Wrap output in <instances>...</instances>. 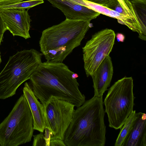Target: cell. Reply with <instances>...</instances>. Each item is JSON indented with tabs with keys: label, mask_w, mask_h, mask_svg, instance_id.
I'll list each match as a JSON object with an SVG mask.
<instances>
[{
	"label": "cell",
	"mask_w": 146,
	"mask_h": 146,
	"mask_svg": "<svg viewBox=\"0 0 146 146\" xmlns=\"http://www.w3.org/2000/svg\"><path fill=\"white\" fill-rule=\"evenodd\" d=\"M62 62H41L31 76L30 86L35 95L44 106L52 97L68 101L78 108L85 101L74 73Z\"/></svg>",
	"instance_id": "1"
},
{
	"label": "cell",
	"mask_w": 146,
	"mask_h": 146,
	"mask_svg": "<svg viewBox=\"0 0 146 146\" xmlns=\"http://www.w3.org/2000/svg\"><path fill=\"white\" fill-rule=\"evenodd\" d=\"M44 2L43 0H30L22 1L11 5H0V9H16L28 10L31 8L42 3Z\"/></svg>",
	"instance_id": "16"
},
{
	"label": "cell",
	"mask_w": 146,
	"mask_h": 146,
	"mask_svg": "<svg viewBox=\"0 0 146 146\" xmlns=\"http://www.w3.org/2000/svg\"><path fill=\"white\" fill-rule=\"evenodd\" d=\"M1 56H0V64L1 62Z\"/></svg>",
	"instance_id": "26"
},
{
	"label": "cell",
	"mask_w": 146,
	"mask_h": 146,
	"mask_svg": "<svg viewBox=\"0 0 146 146\" xmlns=\"http://www.w3.org/2000/svg\"><path fill=\"white\" fill-rule=\"evenodd\" d=\"M122 146H146V114L136 113L132 127Z\"/></svg>",
	"instance_id": "13"
},
{
	"label": "cell",
	"mask_w": 146,
	"mask_h": 146,
	"mask_svg": "<svg viewBox=\"0 0 146 146\" xmlns=\"http://www.w3.org/2000/svg\"><path fill=\"white\" fill-rule=\"evenodd\" d=\"M33 146H46V141L43 132L33 135Z\"/></svg>",
	"instance_id": "19"
},
{
	"label": "cell",
	"mask_w": 146,
	"mask_h": 146,
	"mask_svg": "<svg viewBox=\"0 0 146 146\" xmlns=\"http://www.w3.org/2000/svg\"><path fill=\"white\" fill-rule=\"evenodd\" d=\"M49 146H66L63 141L57 139H50Z\"/></svg>",
	"instance_id": "21"
},
{
	"label": "cell",
	"mask_w": 146,
	"mask_h": 146,
	"mask_svg": "<svg viewBox=\"0 0 146 146\" xmlns=\"http://www.w3.org/2000/svg\"><path fill=\"white\" fill-rule=\"evenodd\" d=\"M102 96H94L75 110L65 134L66 146H104L105 111Z\"/></svg>",
	"instance_id": "2"
},
{
	"label": "cell",
	"mask_w": 146,
	"mask_h": 146,
	"mask_svg": "<svg viewBox=\"0 0 146 146\" xmlns=\"http://www.w3.org/2000/svg\"><path fill=\"white\" fill-rule=\"evenodd\" d=\"M54 7L60 9L66 19L90 21L100 14L83 5L69 0H47Z\"/></svg>",
	"instance_id": "10"
},
{
	"label": "cell",
	"mask_w": 146,
	"mask_h": 146,
	"mask_svg": "<svg viewBox=\"0 0 146 146\" xmlns=\"http://www.w3.org/2000/svg\"><path fill=\"white\" fill-rule=\"evenodd\" d=\"M32 115L23 94L0 123L1 146H18L30 142L34 131Z\"/></svg>",
	"instance_id": "5"
},
{
	"label": "cell",
	"mask_w": 146,
	"mask_h": 146,
	"mask_svg": "<svg viewBox=\"0 0 146 146\" xmlns=\"http://www.w3.org/2000/svg\"><path fill=\"white\" fill-rule=\"evenodd\" d=\"M98 4L110 9L113 6L117 0H85Z\"/></svg>",
	"instance_id": "20"
},
{
	"label": "cell",
	"mask_w": 146,
	"mask_h": 146,
	"mask_svg": "<svg viewBox=\"0 0 146 146\" xmlns=\"http://www.w3.org/2000/svg\"><path fill=\"white\" fill-rule=\"evenodd\" d=\"M23 91L32 115L33 129L43 132L46 122L44 106L38 101L30 85L27 82L25 84Z\"/></svg>",
	"instance_id": "12"
},
{
	"label": "cell",
	"mask_w": 146,
	"mask_h": 146,
	"mask_svg": "<svg viewBox=\"0 0 146 146\" xmlns=\"http://www.w3.org/2000/svg\"><path fill=\"white\" fill-rule=\"evenodd\" d=\"M116 37L117 40L118 42H124L125 37L123 34L120 33H118L116 35Z\"/></svg>",
	"instance_id": "24"
},
{
	"label": "cell",
	"mask_w": 146,
	"mask_h": 146,
	"mask_svg": "<svg viewBox=\"0 0 146 146\" xmlns=\"http://www.w3.org/2000/svg\"><path fill=\"white\" fill-rule=\"evenodd\" d=\"M136 116V111L133 110L120 129V133L115 143V146H122L132 127Z\"/></svg>",
	"instance_id": "15"
},
{
	"label": "cell",
	"mask_w": 146,
	"mask_h": 146,
	"mask_svg": "<svg viewBox=\"0 0 146 146\" xmlns=\"http://www.w3.org/2000/svg\"><path fill=\"white\" fill-rule=\"evenodd\" d=\"M113 73V67L110 55L100 64L91 76L93 82L94 96H102L110 86Z\"/></svg>",
	"instance_id": "11"
},
{
	"label": "cell",
	"mask_w": 146,
	"mask_h": 146,
	"mask_svg": "<svg viewBox=\"0 0 146 146\" xmlns=\"http://www.w3.org/2000/svg\"><path fill=\"white\" fill-rule=\"evenodd\" d=\"M75 3L85 6L100 14L109 16L110 9L85 0H69Z\"/></svg>",
	"instance_id": "17"
},
{
	"label": "cell",
	"mask_w": 146,
	"mask_h": 146,
	"mask_svg": "<svg viewBox=\"0 0 146 146\" xmlns=\"http://www.w3.org/2000/svg\"><path fill=\"white\" fill-rule=\"evenodd\" d=\"M144 33L146 35V0H130Z\"/></svg>",
	"instance_id": "14"
},
{
	"label": "cell",
	"mask_w": 146,
	"mask_h": 146,
	"mask_svg": "<svg viewBox=\"0 0 146 146\" xmlns=\"http://www.w3.org/2000/svg\"><path fill=\"white\" fill-rule=\"evenodd\" d=\"M28 10L16 9H0V15L6 26L13 35L25 39L30 38L29 31L31 20Z\"/></svg>",
	"instance_id": "9"
},
{
	"label": "cell",
	"mask_w": 146,
	"mask_h": 146,
	"mask_svg": "<svg viewBox=\"0 0 146 146\" xmlns=\"http://www.w3.org/2000/svg\"><path fill=\"white\" fill-rule=\"evenodd\" d=\"M42 54L35 49L24 50L11 56L0 73V99L14 95L18 87L29 79L41 62Z\"/></svg>",
	"instance_id": "4"
},
{
	"label": "cell",
	"mask_w": 146,
	"mask_h": 146,
	"mask_svg": "<svg viewBox=\"0 0 146 146\" xmlns=\"http://www.w3.org/2000/svg\"><path fill=\"white\" fill-rule=\"evenodd\" d=\"M44 106L46 119L45 127L50 129V139L63 141L72 119L75 106L68 101L52 97Z\"/></svg>",
	"instance_id": "8"
},
{
	"label": "cell",
	"mask_w": 146,
	"mask_h": 146,
	"mask_svg": "<svg viewBox=\"0 0 146 146\" xmlns=\"http://www.w3.org/2000/svg\"><path fill=\"white\" fill-rule=\"evenodd\" d=\"M121 6L132 20L141 29V25L130 0H117Z\"/></svg>",
	"instance_id": "18"
},
{
	"label": "cell",
	"mask_w": 146,
	"mask_h": 146,
	"mask_svg": "<svg viewBox=\"0 0 146 146\" xmlns=\"http://www.w3.org/2000/svg\"><path fill=\"white\" fill-rule=\"evenodd\" d=\"M115 34L105 29L94 34L82 48L84 68L87 77L91 76L106 58L109 55L114 44Z\"/></svg>",
	"instance_id": "7"
},
{
	"label": "cell",
	"mask_w": 146,
	"mask_h": 146,
	"mask_svg": "<svg viewBox=\"0 0 146 146\" xmlns=\"http://www.w3.org/2000/svg\"><path fill=\"white\" fill-rule=\"evenodd\" d=\"M78 77V75L76 73H74L72 75V77L74 79H76Z\"/></svg>",
	"instance_id": "25"
},
{
	"label": "cell",
	"mask_w": 146,
	"mask_h": 146,
	"mask_svg": "<svg viewBox=\"0 0 146 146\" xmlns=\"http://www.w3.org/2000/svg\"><path fill=\"white\" fill-rule=\"evenodd\" d=\"M0 146H1L0 144Z\"/></svg>",
	"instance_id": "27"
},
{
	"label": "cell",
	"mask_w": 146,
	"mask_h": 146,
	"mask_svg": "<svg viewBox=\"0 0 146 146\" xmlns=\"http://www.w3.org/2000/svg\"><path fill=\"white\" fill-rule=\"evenodd\" d=\"M7 30L6 26L0 15V44L2 41L3 34Z\"/></svg>",
	"instance_id": "22"
},
{
	"label": "cell",
	"mask_w": 146,
	"mask_h": 146,
	"mask_svg": "<svg viewBox=\"0 0 146 146\" xmlns=\"http://www.w3.org/2000/svg\"><path fill=\"white\" fill-rule=\"evenodd\" d=\"M25 0H0V5L12 4L22 1Z\"/></svg>",
	"instance_id": "23"
},
{
	"label": "cell",
	"mask_w": 146,
	"mask_h": 146,
	"mask_svg": "<svg viewBox=\"0 0 146 146\" xmlns=\"http://www.w3.org/2000/svg\"><path fill=\"white\" fill-rule=\"evenodd\" d=\"M90 24L89 21L66 19L43 31L39 44L46 61L62 62L74 49L80 45Z\"/></svg>",
	"instance_id": "3"
},
{
	"label": "cell",
	"mask_w": 146,
	"mask_h": 146,
	"mask_svg": "<svg viewBox=\"0 0 146 146\" xmlns=\"http://www.w3.org/2000/svg\"><path fill=\"white\" fill-rule=\"evenodd\" d=\"M133 80L125 76L118 80L109 89L103 104L109 127L120 129L133 111L135 98Z\"/></svg>",
	"instance_id": "6"
}]
</instances>
